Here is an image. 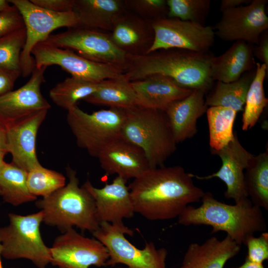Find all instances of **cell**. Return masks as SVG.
<instances>
[{"label": "cell", "instance_id": "44dd1931", "mask_svg": "<svg viewBox=\"0 0 268 268\" xmlns=\"http://www.w3.org/2000/svg\"><path fill=\"white\" fill-rule=\"evenodd\" d=\"M205 95L202 90L194 89L189 95L172 102L164 110L177 144L192 138L197 133V120L208 108Z\"/></svg>", "mask_w": 268, "mask_h": 268}, {"label": "cell", "instance_id": "74e56055", "mask_svg": "<svg viewBox=\"0 0 268 268\" xmlns=\"http://www.w3.org/2000/svg\"><path fill=\"white\" fill-rule=\"evenodd\" d=\"M23 27L22 16L13 5L7 10L0 12V36Z\"/></svg>", "mask_w": 268, "mask_h": 268}, {"label": "cell", "instance_id": "7bdbcfd3", "mask_svg": "<svg viewBox=\"0 0 268 268\" xmlns=\"http://www.w3.org/2000/svg\"><path fill=\"white\" fill-rule=\"evenodd\" d=\"M0 148L7 150L6 129L4 126H3L0 123Z\"/></svg>", "mask_w": 268, "mask_h": 268}, {"label": "cell", "instance_id": "e575fe53", "mask_svg": "<svg viewBox=\"0 0 268 268\" xmlns=\"http://www.w3.org/2000/svg\"><path fill=\"white\" fill-rule=\"evenodd\" d=\"M25 39V27L0 36V67L21 74L20 54Z\"/></svg>", "mask_w": 268, "mask_h": 268}, {"label": "cell", "instance_id": "30bf717a", "mask_svg": "<svg viewBox=\"0 0 268 268\" xmlns=\"http://www.w3.org/2000/svg\"><path fill=\"white\" fill-rule=\"evenodd\" d=\"M46 42L71 50L79 56L97 63L111 64L123 68L128 56L113 42L109 33L80 26L51 34Z\"/></svg>", "mask_w": 268, "mask_h": 268}, {"label": "cell", "instance_id": "7402d4cb", "mask_svg": "<svg viewBox=\"0 0 268 268\" xmlns=\"http://www.w3.org/2000/svg\"><path fill=\"white\" fill-rule=\"evenodd\" d=\"M136 105L164 111L172 102L189 95L193 90L181 87L172 79L156 74L131 81Z\"/></svg>", "mask_w": 268, "mask_h": 268}, {"label": "cell", "instance_id": "2e32d148", "mask_svg": "<svg viewBox=\"0 0 268 268\" xmlns=\"http://www.w3.org/2000/svg\"><path fill=\"white\" fill-rule=\"evenodd\" d=\"M211 152L218 155L221 160L222 165L219 170L205 176L193 174V177L199 180L219 178L226 186L225 197L233 200L235 203L248 198L244 172L254 155L242 146L236 134L227 145L218 150H211Z\"/></svg>", "mask_w": 268, "mask_h": 268}, {"label": "cell", "instance_id": "d4e9b609", "mask_svg": "<svg viewBox=\"0 0 268 268\" xmlns=\"http://www.w3.org/2000/svg\"><path fill=\"white\" fill-rule=\"evenodd\" d=\"M73 10L78 26L111 31L128 9L124 0H74Z\"/></svg>", "mask_w": 268, "mask_h": 268}, {"label": "cell", "instance_id": "603a6c76", "mask_svg": "<svg viewBox=\"0 0 268 268\" xmlns=\"http://www.w3.org/2000/svg\"><path fill=\"white\" fill-rule=\"evenodd\" d=\"M240 248L228 235L222 240L213 236L202 244L192 243L179 268H223L229 260L238 254Z\"/></svg>", "mask_w": 268, "mask_h": 268}, {"label": "cell", "instance_id": "d590c367", "mask_svg": "<svg viewBox=\"0 0 268 268\" xmlns=\"http://www.w3.org/2000/svg\"><path fill=\"white\" fill-rule=\"evenodd\" d=\"M127 9L151 22L167 17L166 0H124Z\"/></svg>", "mask_w": 268, "mask_h": 268}, {"label": "cell", "instance_id": "8992f818", "mask_svg": "<svg viewBox=\"0 0 268 268\" xmlns=\"http://www.w3.org/2000/svg\"><path fill=\"white\" fill-rule=\"evenodd\" d=\"M8 218L9 224L0 228V256L8 260L26 259L38 268H45L52 256L40 231L42 211L27 215L9 213Z\"/></svg>", "mask_w": 268, "mask_h": 268}, {"label": "cell", "instance_id": "d6986e66", "mask_svg": "<svg viewBox=\"0 0 268 268\" xmlns=\"http://www.w3.org/2000/svg\"><path fill=\"white\" fill-rule=\"evenodd\" d=\"M107 175L135 179L150 169L143 151L121 136L108 144L97 157Z\"/></svg>", "mask_w": 268, "mask_h": 268}, {"label": "cell", "instance_id": "52a82bcc", "mask_svg": "<svg viewBox=\"0 0 268 268\" xmlns=\"http://www.w3.org/2000/svg\"><path fill=\"white\" fill-rule=\"evenodd\" d=\"M92 234L108 252L106 266L121 264L128 268H166L167 249H157L151 242L146 243L142 249L137 248L126 238L125 234L133 236L134 232L123 221L102 222Z\"/></svg>", "mask_w": 268, "mask_h": 268}, {"label": "cell", "instance_id": "ba28073f", "mask_svg": "<svg viewBox=\"0 0 268 268\" xmlns=\"http://www.w3.org/2000/svg\"><path fill=\"white\" fill-rule=\"evenodd\" d=\"M125 109L110 108L92 113L77 106L67 111V123L77 146L97 157L108 144L121 136Z\"/></svg>", "mask_w": 268, "mask_h": 268}, {"label": "cell", "instance_id": "e0dca14e", "mask_svg": "<svg viewBox=\"0 0 268 268\" xmlns=\"http://www.w3.org/2000/svg\"><path fill=\"white\" fill-rule=\"evenodd\" d=\"M127 180L117 176L110 184L102 188L94 187L89 180L82 186L93 198L100 223L122 222L135 213Z\"/></svg>", "mask_w": 268, "mask_h": 268}, {"label": "cell", "instance_id": "cb8c5ba5", "mask_svg": "<svg viewBox=\"0 0 268 268\" xmlns=\"http://www.w3.org/2000/svg\"><path fill=\"white\" fill-rule=\"evenodd\" d=\"M254 45L237 41L222 54L213 56L210 62V74L213 81L231 82L256 68Z\"/></svg>", "mask_w": 268, "mask_h": 268}, {"label": "cell", "instance_id": "b9f144b4", "mask_svg": "<svg viewBox=\"0 0 268 268\" xmlns=\"http://www.w3.org/2000/svg\"><path fill=\"white\" fill-rule=\"evenodd\" d=\"M252 0H222L220 2V11L235 8L244 4H249Z\"/></svg>", "mask_w": 268, "mask_h": 268}, {"label": "cell", "instance_id": "8d00e7d4", "mask_svg": "<svg viewBox=\"0 0 268 268\" xmlns=\"http://www.w3.org/2000/svg\"><path fill=\"white\" fill-rule=\"evenodd\" d=\"M244 244L248 249L246 260L263 264L264 261L268 259V233L266 231L258 237L254 235L248 236Z\"/></svg>", "mask_w": 268, "mask_h": 268}, {"label": "cell", "instance_id": "ac0fdd59", "mask_svg": "<svg viewBox=\"0 0 268 268\" xmlns=\"http://www.w3.org/2000/svg\"><path fill=\"white\" fill-rule=\"evenodd\" d=\"M47 112L39 111L6 127L7 150L11 154V163L27 172L41 165L36 154V141Z\"/></svg>", "mask_w": 268, "mask_h": 268}, {"label": "cell", "instance_id": "ab89813d", "mask_svg": "<svg viewBox=\"0 0 268 268\" xmlns=\"http://www.w3.org/2000/svg\"><path fill=\"white\" fill-rule=\"evenodd\" d=\"M21 73L0 67V96L11 91Z\"/></svg>", "mask_w": 268, "mask_h": 268}, {"label": "cell", "instance_id": "9c48e42d", "mask_svg": "<svg viewBox=\"0 0 268 268\" xmlns=\"http://www.w3.org/2000/svg\"><path fill=\"white\" fill-rule=\"evenodd\" d=\"M9 2L18 10L23 18L26 39L20 54L21 75L27 77L35 67L31 55L33 48L45 41L51 33L61 27L79 26V19L73 10L66 12H53L40 7L28 0H9Z\"/></svg>", "mask_w": 268, "mask_h": 268}, {"label": "cell", "instance_id": "7dc6e473", "mask_svg": "<svg viewBox=\"0 0 268 268\" xmlns=\"http://www.w3.org/2000/svg\"><path fill=\"white\" fill-rule=\"evenodd\" d=\"M0 268H3L2 264V262H1V260L0 255Z\"/></svg>", "mask_w": 268, "mask_h": 268}, {"label": "cell", "instance_id": "4fadbf2b", "mask_svg": "<svg viewBox=\"0 0 268 268\" xmlns=\"http://www.w3.org/2000/svg\"><path fill=\"white\" fill-rule=\"evenodd\" d=\"M267 0H252L249 4L222 12L213 27L215 35L224 41H243L258 44L262 33L268 30Z\"/></svg>", "mask_w": 268, "mask_h": 268}, {"label": "cell", "instance_id": "bcb514c9", "mask_svg": "<svg viewBox=\"0 0 268 268\" xmlns=\"http://www.w3.org/2000/svg\"><path fill=\"white\" fill-rule=\"evenodd\" d=\"M7 153V150L0 148V167L5 162L4 161V157Z\"/></svg>", "mask_w": 268, "mask_h": 268}, {"label": "cell", "instance_id": "1f68e13d", "mask_svg": "<svg viewBox=\"0 0 268 268\" xmlns=\"http://www.w3.org/2000/svg\"><path fill=\"white\" fill-rule=\"evenodd\" d=\"M99 82L71 76L57 83L49 92V96L57 106L67 110L77 106V102L94 92Z\"/></svg>", "mask_w": 268, "mask_h": 268}, {"label": "cell", "instance_id": "f6af8a7d", "mask_svg": "<svg viewBox=\"0 0 268 268\" xmlns=\"http://www.w3.org/2000/svg\"><path fill=\"white\" fill-rule=\"evenodd\" d=\"M10 4L8 0H0V12L10 9L12 6V5Z\"/></svg>", "mask_w": 268, "mask_h": 268}, {"label": "cell", "instance_id": "277c9868", "mask_svg": "<svg viewBox=\"0 0 268 268\" xmlns=\"http://www.w3.org/2000/svg\"><path fill=\"white\" fill-rule=\"evenodd\" d=\"M66 172L67 184L37 201L36 205L47 225L56 227L63 233L75 226L92 234L100 226L94 201L85 189L79 187L76 171L67 166Z\"/></svg>", "mask_w": 268, "mask_h": 268}, {"label": "cell", "instance_id": "9a60e30c", "mask_svg": "<svg viewBox=\"0 0 268 268\" xmlns=\"http://www.w3.org/2000/svg\"><path fill=\"white\" fill-rule=\"evenodd\" d=\"M46 68L35 67L24 85L0 96V123L5 128L51 108L40 90L41 84L45 81L44 73Z\"/></svg>", "mask_w": 268, "mask_h": 268}, {"label": "cell", "instance_id": "5bb4252c", "mask_svg": "<svg viewBox=\"0 0 268 268\" xmlns=\"http://www.w3.org/2000/svg\"><path fill=\"white\" fill-rule=\"evenodd\" d=\"M52 265L59 268L106 266V248L98 240L85 237L70 228L58 236L50 247Z\"/></svg>", "mask_w": 268, "mask_h": 268}, {"label": "cell", "instance_id": "f35d334b", "mask_svg": "<svg viewBox=\"0 0 268 268\" xmlns=\"http://www.w3.org/2000/svg\"><path fill=\"white\" fill-rule=\"evenodd\" d=\"M34 4L55 12L73 10L74 0H30Z\"/></svg>", "mask_w": 268, "mask_h": 268}, {"label": "cell", "instance_id": "8fae6325", "mask_svg": "<svg viewBox=\"0 0 268 268\" xmlns=\"http://www.w3.org/2000/svg\"><path fill=\"white\" fill-rule=\"evenodd\" d=\"M31 55L36 67L57 65L71 76L93 82L116 78L125 71L120 67L89 60L71 50L56 47L45 41L37 44Z\"/></svg>", "mask_w": 268, "mask_h": 268}, {"label": "cell", "instance_id": "83f0119b", "mask_svg": "<svg viewBox=\"0 0 268 268\" xmlns=\"http://www.w3.org/2000/svg\"><path fill=\"white\" fill-rule=\"evenodd\" d=\"M27 174L12 163L0 167V195L5 202L16 206L37 200L28 189Z\"/></svg>", "mask_w": 268, "mask_h": 268}, {"label": "cell", "instance_id": "6da1fadb", "mask_svg": "<svg viewBox=\"0 0 268 268\" xmlns=\"http://www.w3.org/2000/svg\"><path fill=\"white\" fill-rule=\"evenodd\" d=\"M180 166L150 168L128 186L135 213L150 220L178 217L204 192Z\"/></svg>", "mask_w": 268, "mask_h": 268}, {"label": "cell", "instance_id": "836d02e7", "mask_svg": "<svg viewBox=\"0 0 268 268\" xmlns=\"http://www.w3.org/2000/svg\"><path fill=\"white\" fill-rule=\"evenodd\" d=\"M167 17L205 25L210 8V0H166Z\"/></svg>", "mask_w": 268, "mask_h": 268}, {"label": "cell", "instance_id": "3957f363", "mask_svg": "<svg viewBox=\"0 0 268 268\" xmlns=\"http://www.w3.org/2000/svg\"><path fill=\"white\" fill-rule=\"evenodd\" d=\"M198 207L188 205L178 217V223L184 226L208 225L211 233L224 231L238 245L258 232H266L267 224L261 208L247 198L235 204H228L215 199L210 192H204Z\"/></svg>", "mask_w": 268, "mask_h": 268}, {"label": "cell", "instance_id": "f1b7e54d", "mask_svg": "<svg viewBox=\"0 0 268 268\" xmlns=\"http://www.w3.org/2000/svg\"><path fill=\"white\" fill-rule=\"evenodd\" d=\"M244 172L248 197L254 205L268 210V150L254 155Z\"/></svg>", "mask_w": 268, "mask_h": 268}, {"label": "cell", "instance_id": "60d3db41", "mask_svg": "<svg viewBox=\"0 0 268 268\" xmlns=\"http://www.w3.org/2000/svg\"><path fill=\"white\" fill-rule=\"evenodd\" d=\"M253 54L268 68V30L261 35L259 43L253 46Z\"/></svg>", "mask_w": 268, "mask_h": 268}, {"label": "cell", "instance_id": "484cf974", "mask_svg": "<svg viewBox=\"0 0 268 268\" xmlns=\"http://www.w3.org/2000/svg\"><path fill=\"white\" fill-rule=\"evenodd\" d=\"M86 102L126 109L136 105V95L124 74L99 82L97 90L83 99Z\"/></svg>", "mask_w": 268, "mask_h": 268}, {"label": "cell", "instance_id": "f546056e", "mask_svg": "<svg viewBox=\"0 0 268 268\" xmlns=\"http://www.w3.org/2000/svg\"><path fill=\"white\" fill-rule=\"evenodd\" d=\"M268 73V68L260 62L256 63L254 77L247 92L242 115V129L247 131L257 123L268 100L265 96L264 82Z\"/></svg>", "mask_w": 268, "mask_h": 268}, {"label": "cell", "instance_id": "ee69618b", "mask_svg": "<svg viewBox=\"0 0 268 268\" xmlns=\"http://www.w3.org/2000/svg\"><path fill=\"white\" fill-rule=\"evenodd\" d=\"M234 268H265L263 264L253 263L245 260V262L240 267Z\"/></svg>", "mask_w": 268, "mask_h": 268}, {"label": "cell", "instance_id": "d6a6232c", "mask_svg": "<svg viewBox=\"0 0 268 268\" xmlns=\"http://www.w3.org/2000/svg\"><path fill=\"white\" fill-rule=\"evenodd\" d=\"M66 179L64 175L56 171L36 166L27 172V184L32 194L45 198L64 187Z\"/></svg>", "mask_w": 268, "mask_h": 268}, {"label": "cell", "instance_id": "5b68a950", "mask_svg": "<svg viewBox=\"0 0 268 268\" xmlns=\"http://www.w3.org/2000/svg\"><path fill=\"white\" fill-rule=\"evenodd\" d=\"M125 112L121 136L143 151L150 168L164 166L177 148L164 111L136 105Z\"/></svg>", "mask_w": 268, "mask_h": 268}, {"label": "cell", "instance_id": "4dcf8cb0", "mask_svg": "<svg viewBox=\"0 0 268 268\" xmlns=\"http://www.w3.org/2000/svg\"><path fill=\"white\" fill-rule=\"evenodd\" d=\"M206 113L211 150H220L234 138L233 128L237 112L224 107L211 106Z\"/></svg>", "mask_w": 268, "mask_h": 268}, {"label": "cell", "instance_id": "4316f807", "mask_svg": "<svg viewBox=\"0 0 268 268\" xmlns=\"http://www.w3.org/2000/svg\"><path fill=\"white\" fill-rule=\"evenodd\" d=\"M255 70L256 68L231 82L216 81L206 95L205 105L207 107L228 108L237 113L243 111L247 92L254 77Z\"/></svg>", "mask_w": 268, "mask_h": 268}, {"label": "cell", "instance_id": "ffe728a7", "mask_svg": "<svg viewBox=\"0 0 268 268\" xmlns=\"http://www.w3.org/2000/svg\"><path fill=\"white\" fill-rule=\"evenodd\" d=\"M114 44L127 56L146 55L154 40L152 22L128 10L109 33Z\"/></svg>", "mask_w": 268, "mask_h": 268}, {"label": "cell", "instance_id": "7a4b0ae2", "mask_svg": "<svg viewBox=\"0 0 268 268\" xmlns=\"http://www.w3.org/2000/svg\"><path fill=\"white\" fill-rule=\"evenodd\" d=\"M210 52L198 53L180 49L157 50L138 56H128L124 73L130 81L159 74L172 79L182 87L208 92L213 85Z\"/></svg>", "mask_w": 268, "mask_h": 268}, {"label": "cell", "instance_id": "7c38bea8", "mask_svg": "<svg viewBox=\"0 0 268 268\" xmlns=\"http://www.w3.org/2000/svg\"><path fill=\"white\" fill-rule=\"evenodd\" d=\"M152 26L154 40L148 54L168 49L207 53L214 42L210 26L167 17L152 21Z\"/></svg>", "mask_w": 268, "mask_h": 268}, {"label": "cell", "instance_id": "c3c4849f", "mask_svg": "<svg viewBox=\"0 0 268 268\" xmlns=\"http://www.w3.org/2000/svg\"></svg>", "mask_w": 268, "mask_h": 268}]
</instances>
